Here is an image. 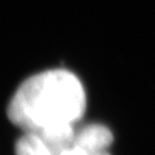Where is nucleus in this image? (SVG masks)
<instances>
[{"label": "nucleus", "instance_id": "nucleus-3", "mask_svg": "<svg viewBox=\"0 0 155 155\" xmlns=\"http://www.w3.org/2000/svg\"><path fill=\"white\" fill-rule=\"evenodd\" d=\"M16 155H54L49 146L38 134L25 132L15 145Z\"/></svg>", "mask_w": 155, "mask_h": 155}, {"label": "nucleus", "instance_id": "nucleus-4", "mask_svg": "<svg viewBox=\"0 0 155 155\" xmlns=\"http://www.w3.org/2000/svg\"><path fill=\"white\" fill-rule=\"evenodd\" d=\"M59 155H109L107 151H102L99 153H90L77 146H71L63 150Z\"/></svg>", "mask_w": 155, "mask_h": 155}, {"label": "nucleus", "instance_id": "nucleus-1", "mask_svg": "<svg viewBox=\"0 0 155 155\" xmlns=\"http://www.w3.org/2000/svg\"><path fill=\"white\" fill-rule=\"evenodd\" d=\"M86 95L80 80L64 69L47 70L21 83L8 107L10 121L38 134L59 125H73L84 114Z\"/></svg>", "mask_w": 155, "mask_h": 155}, {"label": "nucleus", "instance_id": "nucleus-2", "mask_svg": "<svg viewBox=\"0 0 155 155\" xmlns=\"http://www.w3.org/2000/svg\"><path fill=\"white\" fill-rule=\"evenodd\" d=\"M112 141L113 135L107 126L91 124L84 127L75 136L73 145L90 153H99L106 151Z\"/></svg>", "mask_w": 155, "mask_h": 155}]
</instances>
